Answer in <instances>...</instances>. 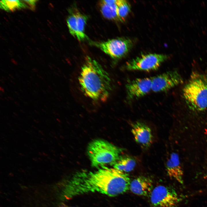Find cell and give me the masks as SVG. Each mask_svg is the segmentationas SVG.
<instances>
[{"label": "cell", "mask_w": 207, "mask_h": 207, "mask_svg": "<svg viewBox=\"0 0 207 207\" xmlns=\"http://www.w3.org/2000/svg\"><path fill=\"white\" fill-rule=\"evenodd\" d=\"M130 183L126 172L114 168L103 167L93 171L76 173L66 184L63 195L69 199L81 194L97 192L116 196L130 189Z\"/></svg>", "instance_id": "6da1fadb"}, {"label": "cell", "mask_w": 207, "mask_h": 207, "mask_svg": "<svg viewBox=\"0 0 207 207\" xmlns=\"http://www.w3.org/2000/svg\"><path fill=\"white\" fill-rule=\"evenodd\" d=\"M78 80L86 96L95 100L104 101L111 90V81L107 72L95 60L87 56L82 67Z\"/></svg>", "instance_id": "7a4b0ae2"}, {"label": "cell", "mask_w": 207, "mask_h": 207, "mask_svg": "<svg viewBox=\"0 0 207 207\" xmlns=\"http://www.w3.org/2000/svg\"><path fill=\"white\" fill-rule=\"evenodd\" d=\"M186 103L193 110L201 111L207 108V78L203 74L193 73L183 89Z\"/></svg>", "instance_id": "3957f363"}, {"label": "cell", "mask_w": 207, "mask_h": 207, "mask_svg": "<svg viewBox=\"0 0 207 207\" xmlns=\"http://www.w3.org/2000/svg\"><path fill=\"white\" fill-rule=\"evenodd\" d=\"M123 150L106 141L96 139L89 143L87 152L92 166L98 168L113 166Z\"/></svg>", "instance_id": "277c9868"}, {"label": "cell", "mask_w": 207, "mask_h": 207, "mask_svg": "<svg viewBox=\"0 0 207 207\" xmlns=\"http://www.w3.org/2000/svg\"><path fill=\"white\" fill-rule=\"evenodd\" d=\"M90 44L116 60L126 55L133 45L131 40L125 38L112 39L103 42L91 41Z\"/></svg>", "instance_id": "5b68a950"}, {"label": "cell", "mask_w": 207, "mask_h": 207, "mask_svg": "<svg viewBox=\"0 0 207 207\" xmlns=\"http://www.w3.org/2000/svg\"><path fill=\"white\" fill-rule=\"evenodd\" d=\"M150 197L152 207H176L182 200L175 189L162 185L153 189Z\"/></svg>", "instance_id": "8992f818"}, {"label": "cell", "mask_w": 207, "mask_h": 207, "mask_svg": "<svg viewBox=\"0 0 207 207\" xmlns=\"http://www.w3.org/2000/svg\"><path fill=\"white\" fill-rule=\"evenodd\" d=\"M168 58L167 55L163 54H143L127 62L125 67L128 70L148 71L156 70Z\"/></svg>", "instance_id": "52a82bcc"}, {"label": "cell", "mask_w": 207, "mask_h": 207, "mask_svg": "<svg viewBox=\"0 0 207 207\" xmlns=\"http://www.w3.org/2000/svg\"><path fill=\"white\" fill-rule=\"evenodd\" d=\"M69 12L67 22L70 33L79 41L88 39L85 33L87 16L75 8L70 9Z\"/></svg>", "instance_id": "ba28073f"}, {"label": "cell", "mask_w": 207, "mask_h": 207, "mask_svg": "<svg viewBox=\"0 0 207 207\" xmlns=\"http://www.w3.org/2000/svg\"><path fill=\"white\" fill-rule=\"evenodd\" d=\"M152 80V90L155 92L168 91L183 82L181 76L175 70L168 71L154 77Z\"/></svg>", "instance_id": "9c48e42d"}, {"label": "cell", "mask_w": 207, "mask_h": 207, "mask_svg": "<svg viewBox=\"0 0 207 207\" xmlns=\"http://www.w3.org/2000/svg\"><path fill=\"white\" fill-rule=\"evenodd\" d=\"M152 78H138L129 81L126 85L127 99L131 100L145 95L152 90Z\"/></svg>", "instance_id": "30bf717a"}, {"label": "cell", "mask_w": 207, "mask_h": 207, "mask_svg": "<svg viewBox=\"0 0 207 207\" xmlns=\"http://www.w3.org/2000/svg\"><path fill=\"white\" fill-rule=\"evenodd\" d=\"M131 131L135 141L141 147L147 149L150 147L153 136L147 125L142 122H137L133 124Z\"/></svg>", "instance_id": "8fae6325"}, {"label": "cell", "mask_w": 207, "mask_h": 207, "mask_svg": "<svg viewBox=\"0 0 207 207\" xmlns=\"http://www.w3.org/2000/svg\"><path fill=\"white\" fill-rule=\"evenodd\" d=\"M130 189L134 193L139 195L150 196L153 189V182L150 178L140 176L130 183Z\"/></svg>", "instance_id": "7c38bea8"}, {"label": "cell", "mask_w": 207, "mask_h": 207, "mask_svg": "<svg viewBox=\"0 0 207 207\" xmlns=\"http://www.w3.org/2000/svg\"><path fill=\"white\" fill-rule=\"evenodd\" d=\"M166 170L168 176L181 184H183V172L179 156L176 153H172L167 160Z\"/></svg>", "instance_id": "4fadbf2b"}, {"label": "cell", "mask_w": 207, "mask_h": 207, "mask_svg": "<svg viewBox=\"0 0 207 207\" xmlns=\"http://www.w3.org/2000/svg\"><path fill=\"white\" fill-rule=\"evenodd\" d=\"M117 0H102L99 3L101 13L108 19L119 21L117 13Z\"/></svg>", "instance_id": "5bb4252c"}, {"label": "cell", "mask_w": 207, "mask_h": 207, "mask_svg": "<svg viewBox=\"0 0 207 207\" xmlns=\"http://www.w3.org/2000/svg\"><path fill=\"white\" fill-rule=\"evenodd\" d=\"M135 160L132 157L127 155L120 156L118 159L113 165V168L125 172L132 170L135 166Z\"/></svg>", "instance_id": "9a60e30c"}, {"label": "cell", "mask_w": 207, "mask_h": 207, "mask_svg": "<svg viewBox=\"0 0 207 207\" xmlns=\"http://www.w3.org/2000/svg\"><path fill=\"white\" fill-rule=\"evenodd\" d=\"M116 5L117 15L119 21H124L130 11L131 5L125 0H117Z\"/></svg>", "instance_id": "2e32d148"}, {"label": "cell", "mask_w": 207, "mask_h": 207, "mask_svg": "<svg viewBox=\"0 0 207 207\" xmlns=\"http://www.w3.org/2000/svg\"><path fill=\"white\" fill-rule=\"evenodd\" d=\"M0 4V8L7 11H14L27 7L26 4L20 0H2Z\"/></svg>", "instance_id": "e0dca14e"}, {"label": "cell", "mask_w": 207, "mask_h": 207, "mask_svg": "<svg viewBox=\"0 0 207 207\" xmlns=\"http://www.w3.org/2000/svg\"><path fill=\"white\" fill-rule=\"evenodd\" d=\"M27 4L30 5L32 9L34 8L35 5L37 1V0H24Z\"/></svg>", "instance_id": "ac0fdd59"}, {"label": "cell", "mask_w": 207, "mask_h": 207, "mask_svg": "<svg viewBox=\"0 0 207 207\" xmlns=\"http://www.w3.org/2000/svg\"><path fill=\"white\" fill-rule=\"evenodd\" d=\"M0 91L3 92H4V89L1 87H0Z\"/></svg>", "instance_id": "d6986e66"}, {"label": "cell", "mask_w": 207, "mask_h": 207, "mask_svg": "<svg viewBox=\"0 0 207 207\" xmlns=\"http://www.w3.org/2000/svg\"><path fill=\"white\" fill-rule=\"evenodd\" d=\"M43 154L45 156H47V155L45 153H43Z\"/></svg>", "instance_id": "ffe728a7"}, {"label": "cell", "mask_w": 207, "mask_h": 207, "mask_svg": "<svg viewBox=\"0 0 207 207\" xmlns=\"http://www.w3.org/2000/svg\"></svg>", "instance_id": "44dd1931"}, {"label": "cell", "mask_w": 207, "mask_h": 207, "mask_svg": "<svg viewBox=\"0 0 207 207\" xmlns=\"http://www.w3.org/2000/svg\"><path fill=\"white\" fill-rule=\"evenodd\" d=\"M206 176L207 177V176Z\"/></svg>", "instance_id": "7402d4cb"}]
</instances>
